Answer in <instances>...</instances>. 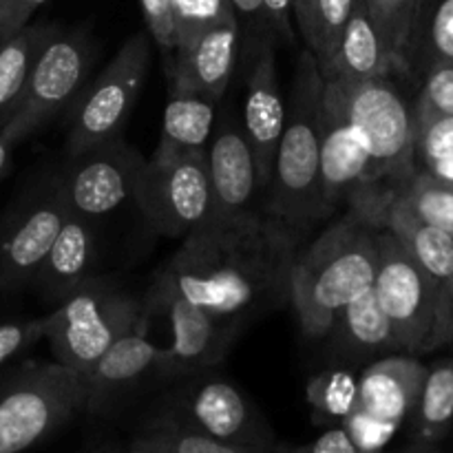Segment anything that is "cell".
Listing matches in <instances>:
<instances>
[{"instance_id": "6da1fadb", "label": "cell", "mask_w": 453, "mask_h": 453, "mask_svg": "<svg viewBox=\"0 0 453 453\" xmlns=\"http://www.w3.org/2000/svg\"><path fill=\"white\" fill-rule=\"evenodd\" d=\"M308 228L264 206L212 215L188 233L155 277L150 305L180 296L242 327L290 301V274Z\"/></svg>"}, {"instance_id": "7a4b0ae2", "label": "cell", "mask_w": 453, "mask_h": 453, "mask_svg": "<svg viewBox=\"0 0 453 453\" xmlns=\"http://www.w3.org/2000/svg\"><path fill=\"white\" fill-rule=\"evenodd\" d=\"M379 219L348 206L296 255L290 274V303L308 339L330 334L341 310L372 288L379 261Z\"/></svg>"}, {"instance_id": "3957f363", "label": "cell", "mask_w": 453, "mask_h": 453, "mask_svg": "<svg viewBox=\"0 0 453 453\" xmlns=\"http://www.w3.org/2000/svg\"><path fill=\"white\" fill-rule=\"evenodd\" d=\"M321 100L323 75L312 53L303 49L286 100V124L264 206L303 228L330 215L321 188Z\"/></svg>"}, {"instance_id": "277c9868", "label": "cell", "mask_w": 453, "mask_h": 453, "mask_svg": "<svg viewBox=\"0 0 453 453\" xmlns=\"http://www.w3.org/2000/svg\"><path fill=\"white\" fill-rule=\"evenodd\" d=\"M146 321L140 301L102 279L87 277L47 314L53 358L87 379L102 354L122 334Z\"/></svg>"}, {"instance_id": "5b68a950", "label": "cell", "mask_w": 453, "mask_h": 453, "mask_svg": "<svg viewBox=\"0 0 453 453\" xmlns=\"http://www.w3.org/2000/svg\"><path fill=\"white\" fill-rule=\"evenodd\" d=\"M345 109L370 153V175L376 193L392 195L414 175V109L389 78L341 80Z\"/></svg>"}, {"instance_id": "8992f818", "label": "cell", "mask_w": 453, "mask_h": 453, "mask_svg": "<svg viewBox=\"0 0 453 453\" xmlns=\"http://www.w3.org/2000/svg\"><path fill=\"white\" fill-rule=\"evenodd\" d=\"M87 407V383L60 363H34L0 388V453H25Z\"/></svg>"}, {"instance_id": "52a82bcc", "label": "cell", "mask_w": 453, "mask_h": 453, "mask_svg": "<svg viewBox=\"0 0 453 453\" xmlns=\"http://www.w3.org/2000/svg\"><path fill=\"white\" fill-rule=\"evenodd\" d=\"M133 197L155 233L184 239L215 215L206 150H155Z\"/></svg>"}, {"instance_id": "ba28073f", "label": "cell", "mask_w": 453, "mask_h": 453, "mask_svg": "<svg viewBox=\"0 0 453 453\" xmlns=\"http://www.w3.org/2000/svg\"><path fill=\"white\" fill-rule=\"evenodd\" d=\"M93 51L96 49L84 31L66 34L53 29L35 56L12 118L0 131L9 144L16 146L34 135L84 91Z\"/></svg>"}, {"instance_id": "9c48e42d", "label": "cell", "mask_w": 453, "mask_h": 453, "mask_svg": "<svg viewBox=\"0 0 453 453\" xmlns=\"http://www.w3.org/2000/svg\"><path fill=\"white\" fill-rule=\"evenodd\" d=\"M149 62V35L133 34L82 93L66 137V157L119 135L144 87Z\"/></svg>"}, {"instance_id": "30bf717a", "label": "cell", "mask_w": 453, "mask_h": 453, "mask_svg": "<svg viewBox=\"0 0 453 453\" xmlns=\"http://www.w3.org/2000/svg\"><path fill=\"white\" fill-rule=\"evenodd\" d=\"M379 261L372 288L388 314L396 349L429 352L436 327L438 292L432 279L389 230L379 228Z\"/></svg>"}, {"instance_id": "8fae6325", "label": "cell", "mask_w": 453, "mask_h": 453, "mask_svg": "<svg viewBox=\"0 0 453 453\" xmlns=\"http://www.w3.org/2000/svg\"><path fill=\"white\" fill-rule=\"evenodd\" d=\"M321 188L327 212L341 203L380 206L392 195L376 193L370 175V153L349 119L339 80H323L321 100Z\"/></svg>"}, {"instance_id": "7c38bea8", "label": "cell", "mask_w": 453, "mask_h": 453, "mask_svg": "<svg viewBox=\"0 0 453 453\" xmlns=\"http://www.w3.org/2000/svg\"><path fill=\"white\" fill-rule=\"evenodd\" d=\"M193 376L190 383L177 389L168 414L226 445L257 453L274 449L268 425L237 385L203 372Z\"/></svg>"}, {"instance_id": "4fadbf2b", "label": "cell", "mask_w": 453, "mask_h": 453, "mask_svg": "<svg viewBox=\"0 0 453 453\" xmlns=\"http://www.w3.org/2000/svg\"><path fill=\"white\" fill-rule=\"evenodd\" d=\"M66 159L69 166L60 177L62 193L69 211L91 224L133 197L144 164L119 135Z\"/></svg>"}, {"instance_id": "5bb4252c", "label": "cell", "mask_w": 453, "mask_h": 453, "mask_svg": "<svg viewBox=\"0 0 453 453\" xmlns=\"http://www.w3.org/2000/svg\"><path fill=\"white\" fill-rule=\"evenodd\" d=\"M69 215L60 180H56L0 226V286L4 290L34 283Z\"/></svg>"}, {"instance_id": "9a60e30c", "label": "cell", "mask_w": 453, "mask_h": 453, "mask_svg": "<svg viewBox=\"0 0 453 453\" xmlns=\"http://www.w3.org/2000/svg\"><path fill=\"white\" fill-rule=\"evenodd\" d=\"M153 308L162 310L173 327V345L164 349L159 370L168 376H193L224 363L230 343L242 330L180 296L157 301Z\"/></svg>"}, {"instance_id": "2e32d148", "label": "cell", "mask_w": 453, "mask_h": 453, "mask_svg": "<svg viewBox=\"0 0 453 453\" xmlns=\"http://www.w3.org/2000/svg\"><path fill=\"white\" fill-rule=\"evenodd\" d=\"M286 124V97L277 75V58L270 40L257 47L255 62L248 75L246 102H243V135L255 155L259 184L264 193L273 181L274 155Z\"/></svg>"}, {"instance_id": "e0dca14e", "label": "cell", "mask_w": 453, "mask_h": 453, "mask_svg": "<svg viewBox=\"0 0 453 453\" xmlns=\"http://www.w3.org/2000/svg\"><path fill=\"white\" fill-rule=\"evenodd\" d=\"M206 166L215 215H242L259 208L257 197L264 190L259 184L255 155L243 131L230 115L224 113L215 119V128L206 146Z\"/></svg>"}, {"instance_id": "ac0fdd59", "label": "cell", "mask_w": 453, "mask_h": 453, "mask_svg": "<svg viewBox=\"0 0 453 453\" xmlns=\"http://www.w3.org/2000/svg\"><path fill=\"white\" fill-rule=\"evenodd\" d=\"M242 29L234 13L203 27L199 34L175 47L171 88L206 96L219 102L228 88L237 62Z\"/></svg>"}, {"instance_id": "d6986e66", "label": "cell", "mask_w": 453, "mask_h": 453, "mask_svg": "<svg viewBox=\"0 0 453 453\" xmlns=\"http://www.w3.org/2000/svg\"><path fill=\"white\" fill-rule=\"evenodd\" d=\"M164 348L155 345L146 336V321L119 336L100 361L93 365L87 383V407L84 411L102 414L119 396L135 388L150 372L162 370Z\"/></svg>"}, {"instance_id": "ffe728a7", "label": "cell", "mask_w": 453, "mask_h": 453, "mask_svg": "<svg viewBox=\"0 0 453 453\" xmlns=\"http://www.w3.org/2000/svg\"><path fill=\"white\" fill-rule=\"evenodd\" d=\"M427 365L411 357H385L367 365L358 379L357 407L372 418L392 427H401L410 418Z\"/></svg>"}, {"instance_id": "44dd1931", "label": "cell", "mask_w": 453, "mask_h": 453, "mask_svg": "<svg viewBox=\"0 0 453 453\" xmlns=\"http://www.w3.org/2000/svg\"><path fill=\"white\" fill-rule=\"evenodd\" d=\"M380 228L389 230L427 273L441 301L453 281V234L420 221L396 193L385 203Z\"/></svg>"}, {"instance_id": "7402d4cb", "label": "cell", "mask_w": 453, "mask_h": 453, "mask_svg": "<svg viewBox=\"0 0 453 453\" xmlns=\"http://www.w3.org/2000/svg\"><path fill=\"white\" fill-rule=\"evenodd\" d=\"M96 257V234L91 221L71 212L49 248L34 283L51 303H60L73 288L88 277Z\"/></svg>"}, {"instance_id": "603a6c76", "label": "cell", "mask_w": 453, "mask_h": 453, "mask_svg": "<svg viewBox=\"0 0 453 453\" xmlns=\"http://www.w3.org/2000/svg\"><path fill=\"white\" fill-rule=\"evenodd\" d=\"M396 66H403L401 60L394 56L385 35L380 34L376 22L372 20L365 4L358 0L348 25H345L343 35H341V42L339 49H336L334 62L330 66V73L323 80L385 78Z\"/></svg>"}, {"instance_id": "cb8c5ba5", "label": "cell", "mask_w": 453, "mask_h": 453, "mask_svg": "<svg viewBox=\"0 0 453 453\" xmlns=\"http://www.w3.org/2000/svg\"><path fill=\"white\" fill-rule=\"evenodd\" d=\"M330 334H334L339 352L354 361L396 349L394 330L376 299L374 288H367L341 310Z\"/></svg>"}, {"instance_id": "d4e9b609", "label": "cell", "mask_w": 453, "mask_h": 453, "mask_svg": "<svg viewBox=\"0 0 453 453\" xmlns=\"http://www.w3.org/2000/svg\"><path fill=\"white\" fill-rule=\"evenodd\" d=\"M215 106L211 97L171 88L162 140L155 150H206L215 128Z\"/></svg>"}, {"instance_id": "484cf974", "label": "cell", "mask_w": 453, "mask_h": 453, "mask_svg": "<svg viewBox=\"0 0 453 453\" xmlns=\"http://www.w3.org/2000/svg\"><path fill=\"white\" fill-rule=\"evenodd\" d=\"M416 442L436 445L453 427V358L427 367L418 401L411 410Z\"/></svg>"}, {"instance_id": "4316f807", "label": "cell", "mask_w": 453, "mask_h": 453, "mask_svg": "<svg viewBox=\"0 0 453 453\" xmlns=\"http://www.w3.org/2000/svg\"><path fill=\"white\" fill-rule=\"evenodd\" d=\"M53 29L56 27L51 25H25L0 49V131L12 118L35 56L53 34Z\"/></svg>"}, {"instance_id": "83f0119b", "label": "cell", "mask_w": 453, "mask_h": 453, "mask_svg": "<svg viewBox=\"0 0 453 453\" xmlns=\"http://www.w3.org/2000/svg\"><path fill=\"white\" fill-rule=\"evenodd\" d=\"M127 453H257L243 447L226 445L197 429L188 427L168 411L150 420L128 445Z\"/></svg>"}, {"instance_id": "f1b7e54d", "label": "cell", "mask_w": 453, "mask_h": 453, "mask_svg": "<svg viewBox=\"0 0 453 453\" xmlns=\"http://www.w3.org/2000/svg\"><path fill=\"white\" fill-rule=\"evenodd\" d=\"M423 58L427 66L453 62V0H423L410 40L407 62Z\"/></svg>"}, {"instance_id": "f546056e", "label": "cell", "mask_w": 453, "mask_h": 453, "mask_svg": "<svg viewBox=\"0 0 453 453\" xmlns=\"http://www.w3.org/2000/svg\"><path fill=\"white\" fill-rule=\"evenodd\" d=\"M357 3L358 0H314L312 16H310L303 40L323 78L330 73L341 35H343L345 25H348Z\"/></svg>"}, {"instance_id": "4dcf8cb0", "label": "cell", "mask_w": 453, "mask_h": 453, "mask_svg": "<svg viewBox=\"0 0 453 453\" xmlns=\"http://www.w3.org/2000/svg\"><path fill=\"white\" fill-rule=\"evenodd\" d=\"M396 195L420 221L453 234V184L429 171L414 173Z\"/></svg>"}, {"instance_id": "1f68e13d", "label": "cell", "mask_w": 453, "mask_h": 453, "mask_svg": "<svg viewBox=\"0 0 453 453\" xmlns=\"http://www.w3.org/2000/svg\"><path fill=\"white\" fill-rule=\"evenodd\" d=\"M357 398L358 380L343 370L323 372L308 385V401L314 414L327 423H343L357 407Z\"/></svg>"}, {"instance_id": "d6a6232c", "label": "cell", "mask_w": 453, "mask_h": 453, "mask_svg": "<svg viewBox=\"0 0 453 453\" xmlns=\"http://www.w3.org/2000/svg\"><path fill=\"white\" fill-rule=\"evenodd\" d=\"M370 12L372 20L380 29V34L388 40L394 56L407 65V51H410V40L414 34L416 18L423 0H361Z\"/></svg>"}, {"instance_id": "836d02e7", "label": "cell", "mask_w": 453, "mask_h": 453, "mask_svg": "<svg viewBox=\"0 0 453 453\" xmlns=\"http://www.w3.org/2000/svg\"><path fill=\"white\" fill-rule=\"evenodd\" d=\"M416 155L425 166H434L453 153V115H427L416 118Z\"/></svg>"}, {"instance_id": "e575fe53", "label": "cell", "mask_w": 453, "mask_h": 453, "mask_svg": "<svg viewBox=\"0 0 453 453\" xmlns=\"http://www.w3.org/2000/svg\"><path fill=\"white\" fill-rule=\"evenodd\" d=\"M414 115H453V62H436L427 66V78L416 102Z\"/></svg>"}, {"instance_id": "d590c367", "label": "cell", "mask_w": 453, "mask_h": 453, "mask_svg": "<svg viewBox=\"0 0 453 453\" xmlns=\"http://www.w3.org/2000/svg\"><path fill=\"white\" fill-rule=\"evenodd\" d=\"M44 332H47V314L31 321L0 323V367L44 339Z\"/></svg>"}, {"instance_id": "8d00e7d4", "label": "cell", "mask_w": 453, "mask_h": 453, "mask_svg": "<svg viewBox=\"0 0 453 453\" xmlns=\"http://www.w3.org/2000/svg\"><path fill=\"white\" fill-rule=\"evenodd\" d=\"M341 425L348 429L352 441L357 442V447L363 453H383L385 445H388V442L392 441L394 434H396V427L372 418V416H367L365 411H361L358 407H354L352 414H349Z\"/></svg>"}, {"instance_id": "74e56055", "label": "cell", "mask_w": 453, "mask_h": 453, "mask_svg": "<svg viewBox=\"0 0 453 453\" xmlns=\"http://www.w3.org/2000/svg\"><path fill=\"white\" fill-rule=\"evenodd\" d=\"M146 27L155 42L166 51L175 49V9L173 0H140Z\"/></svg>"}, {"instance_id": "f35d334b", "label": "cell", "mask_w": 453, "mask_h": 453, "mask_svg": "<svg viewBox=\"0 0 453 453\" xmlns=\"http://www.w3.org/2000/svg\"><path fill=\"white\" fill-rule=\"evenodd\" d=\"M292 16H295V0H264L265 29L273 31L286 44L296 42V31Z\"/></svg>"}, {"instance_id": "ab89813d", "label": "cell", "mask_w": 453, "mask_h": 453, "mask_svg": "<svg viewBox=\"0 0 453 453\" xmlns=\"http://www.w3.org/2000/svg\"><path fill=\"white\" fill-rule=\"evenodd\" d=\"M292 453H363L352 441L348 429L343 425H330L319 438H314L310 445Z\"/></svg>"}, {"instance_id": "60d3db41", "label": "cell", "mask_w": 453, "mask_h": 453, "mask_svg": "<svg viewBox=\"0 0 453 453\" xmlns=\"http://www.w3.org/2000/svg\"><path fill=\"white\" fill-rule=\"evenodd\" d=\"M31 16L34 13L27 9L22 0H0V49L4 47V42L13 34H18L22 27L29 25Z\"/></svg>"}, {"instance_id": "b9f144b4", "label": "cell", "mask_w": 453, "mask_h": 453, "mask_svg": "<svg viewBox=\"0 0 453 453\" xmlns=\"http://www.w3.org/2000/svg\"><path fill=\"white\" fill-rule=\"evenodd\" d=\"M234 18L239 22V29H248V34H259L265 31L264 22V0H228Z\"/></svg>"}, {"instance_id": "7bdbcfd3", "label": "cell", "mask_w": 453, "mask_h": 453, "mask_svg": "<svg viewBox=\"0 0 453 453\" xmlns=\"http://www.w3.org/2000/svg\"><path fill=\"white\" fill-rule=\"evenodd\" d=\"M451 317H453V281L445 290V295L441 296V301H438L436 327H434V336H432V343H429V349H436L438 345H441V336L442 332H445V327L449 326Z\"/></svg>"}, {"instance_id": "ee69618b", "label": "cell", "mask_w": 453, "mask_h": 453, "mask_svg": "<svg viewBox=\"0 0 453 453\" xmlns=\"http://www.w3.org/2000/svg\"><path fill=\"white\" fill-rule=\"evenodd\" d=\"M312 4H314V0H295V16H296V25H299L301 35L305 34V29H308V25H310Z\"/></svg>"}, {"instance_id": "f6af8a7d", "label": "cell", "mask_w": 453, "mask_h": 453, "mask_svg": "<svg viewBox=\"0 0 453 453\" xmlns=\"http://www.w3.org/2000/svg\"><path fill=\"white\" fill-rule=\"evenodd\" d=\"M432 175L441 177V180L449 181V184H453V153L447 155L445 159H441V162H436L434 166L427 168Z\"/></svg>"}, {"instance_id": "bcb514c9", "label": "cell", "mask_w": 453, "mask_h": 453, "mask_svg": "<svg viewBox=\"0 0 453 453\" xmlns=\"http://www.w3.org/2000/svg\"><path fill=\"white\" fill-rule=\"evenodd\" d=\"M12 149H13V146L9 144V142L3 137V133H0V177H3L4 171H7V168H9V159H12Z\"/></svg>"}, {"instance_id": "7dc6e473", "label": "cell", "mask_w": 453, "mask_h": 453, "mask_svg": "<svg viewBox=\"0 0 453 453\" xmlns=\"http://www.w3.org/2000/svg\"><path fill=\"white\" fill-rule=\"evenodd\" d=\"M441 345H447V348H451V349H453V317H451L449 326H447V327H445V332H442V336H441ZM441 345H438V348H441Z\"/></svg>"}, {"instance_id": "c3c4849f", "label": "cell", "mask_w": 453, "mask_h": 453, "mask_svg": "<svg viewBox=\"0 0 453 453\" xmlns=\"http://www.w3.org/2000/svg\"><path fill=\"white\" fill-rule=\"evenodd\" d=\"M432 445H423V442H416V445H411L410 449H405L403 453H434L432 449H429Z\"/></svg>"}, {"instance_id": "681fc988", "label": "cell", "mask_w": 453, "mask_h": 453, "mask_svg": "<svg viewBox=\"0 0 453 453\" xmlns=\"http://www.w3.org/2000/svg\"><path fill=\"white\" fill-rule=\"evenodd\" d=\"M22 3H25V4H27V9H29V12L34 13L35 9H38L40 4H44V3H47V0H22Z\"/></svg>"}, {"instance_id": "f907efd6", "label": "cell", "mask_w": 453, "mask_h": 453, "mask_svg": "<svg viewBox=\"0 0 453 453\" xmlns=\"http://www.w3.org/2000/svg\"><path fill=\"white\" fill-rule=\"evenodd\" d=\"M265 453H290V451H281V449H277V447H274L273 451H265Z\"/></svg>"}]
</instances>
